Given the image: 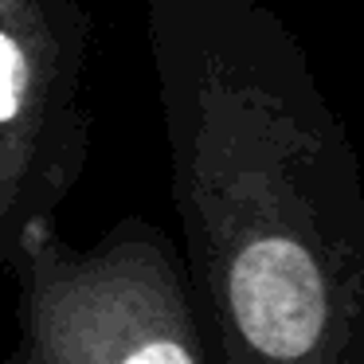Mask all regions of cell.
<instances>
[{"label": "cell", "mask_w": 364, "mask_h": 364, "mask_svg": "<svg viewBox=\"0 0 364 364\" xmlns=\"http://www.w3.org/2000/svg\"><path fill=\"white\" fill-rule=\"evenodd\" d=\"M173 200L220 364H364V184L259 0H149Z\"/></svg>", "instance_id": "obj_1"}, {"label": "cell", "mask_w": 364, "mask_h": 364, "mask_svg": "<svg viewBox=\"0 0 364 364\" xmlns=\"http://www.w3.org/2000/svg\"><path fill=\"white\" fill-rule=\"evenodd\" d=\"M20 337L0 364H220L188 270L149 220L67 247L55 220L12 239Z\"/></svg>", "instance_id": "obj_2"}, {"label": "cell", "mask_w": 364, "mask_h": 364, "mask_svg": "<svg viewBox=\"0 0 364 364\" xmlns=\"http://www.w3.org/2000/svg\"><path fill=\"white\" fill-rule=\"evenodd\" d=\"M90 20L79 0H0V235L55 220L87 168Z\"/></svg>", "instance_id": "obj_3"}]
</instances>
